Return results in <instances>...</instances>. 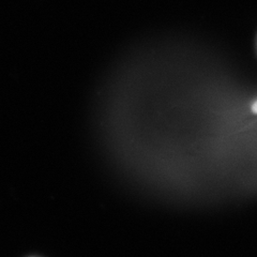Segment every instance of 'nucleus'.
Here are the masks:
<instances>
[{
  "label": "nucleus",
  "instance_id": "1",
  "mask_svg": "<svg viewBox=\"0 0 257 257\" xmlns=\"http://www.w3.org/2000/svg\"><path fill=\"white\" fill-rule=\"evenodd\" d=\"M252 108H253V111H254V112H256V114H257V102L254 104Z\"/></svg>",
  "mask_w": 257,
  "mask_h": 257
}]
</instances>
